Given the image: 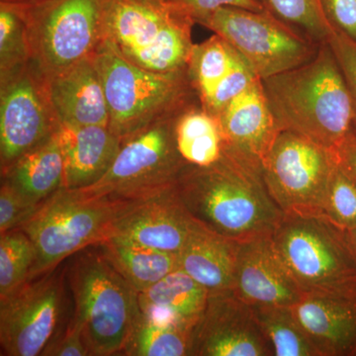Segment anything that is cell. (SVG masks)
I'll return each mask as SVG.
<instances>
[{
    "mask_svg": "<svg viewBox=\"0 0 356 356\" xmlns=\"http://www.w3.org/2000/svg\"><path fill=\"white\" fill-rule=\"evenodd\" d=\"M173 191L194 221L238 243L273 235L284 216L261 166L228 149L215 165L185 166Z\"/></svg>",
    "mask_w": 356,
    "mask_h": 356,
    "instance_id": "cell-1",
    "label": "cell"
},
{
    "mask_svg": "<svg viewBox=\"0 0 356 356\" xmlns=\"http://www.w3.org/2000/svg\"><path fill=\"white\" fill-rule=\"evenodd\" d=\"M261 83L281 131L298 133L331 149L353 132L350 89L327 42L309 62Z\"/></svg>",
    "mask_w": 356,
    "mask_h": 356,
    "instance_id": "cell-2",
    "label": "cell"
},
{
    "mask_svg": "<svg viewBox=\"0 0 356 356\" xmlns=\"http://www.w3.org/2000/svg\"><path fill=\"white\" fill-rule=\"evenodd\" d=\"M195 24L175 0H107L104 43L140 69L178 74L187 72Z\"/></svg>",
    "mask_w": 356,
    "mask_h": 356,
    "instance_id": "cell-3",
    "label": "cell"
},
{
    "mask_svg": "<svg viewBox=\"0 0 356 356\" xmlns=\"http://www.w3.org/2000/svg\"><path fill=\"white\" fill-rule=\"evenodd\" d=\"M92 58L108 105V127L122 140L200 103L188 72L161 74L140 69L104 42Z\"/></svg>",
    "mask_w": 356,
    "mask_h": 356,
    "instance_id": "cell-4",
    "label": "cell"
},
{
    "mask_svg": "<svg viewBox=\"0 0 356 356\" xmlns=\"http://www.w3.org/2000/svg\"><path fill=\"white\" fill-rule=\"evenodd\" d=\"M65 275L90 355H121L140 314L139 292L100 248L77 254Z\"/></svg>",
    "mask_w": 356,
    "mask_h": 356,
    "instance_id": "cell-5",
    "label": "cell"
},
{
    "mask_svg": "<svg viewBox=\"0 0 356 356\" xmlns=\"http://www.w3.org/2000/svg\"><path fill=\"white\" fill-rule=\"evenodd\" d=\"M271 238L304 294L356 289V254L348 231L325 215L284 214Z\"/></svg>",
    "mask_w": 356,
    "mask_h": 356,
    "instance_id": "cell-6",
    "label": "cell"
},
{
    "mask_svg": "<svg viewBox=\"0 0 356 356\" xmlns=\"http://www.w3.org/2000/svg\"><path fill=\"white\" fill-rule=\"evenodd\" d=\"M123 202L93 197L65 187L47 199L19 228L29 236L36 252L30 280L109 238Z\"/></svg>",
    "mask_w": 356,
    "mask_h": 356,
    "instance_id": "cell-7",
    "label": "cell"
},
{
    "mask_svg": "<svg viewBox=\"0 0 356 356\" xmlns=\"http://www.w3.org/2000/svg\"><path fill=\"white\" fill-rule=\"evenodd\" d=\"M106 1L21 2L24 7L32 62L44 77L55 76L95 55L104 42Z\"/></svg>",
    "mask_w": 356,
    "mask_h": 356,
    "instance_id": "cell-8",
    "label": "cell"
},
{
    "mask_svg": "<svg viewBox=\"0 0 356 356\" xmlns=\"http://www.w3.org/2000/svg\"><path fill=\"white\" fill-rule=\"evenodd\" d=\"M179 114L161 119L122 140L113 163L102 179L77 191L93 197L128 201L172 187L187 165L175 140V120Z\"/></svg>",
    "mask_w": 356,
    "mask_h": 356,
    "instance_id": "cell-9",
    "label": "cell"
},
{
    "mask_svg": "<svg viewBox=\"0 0 356 356\" xmlns=\"http://www.w3.org/2000/svg\"><path fill=\"white\" fill-rule=\"evenodd\" d=\"M203 26L226 40L261 79L305 64L322 44L264 9L221 7Z\"/></svg>",
    "mask_w": 356,
    "mask_h": 356,
    "instance_id": "cell-10",
    "label": "cell"
},
{
    "mask_svg": "<svg viewBox=\"0 0 356 356\" xmlns=\"http://www.w3.org/2000/svg\"><path fill=\"white\" fill-rule=\"evenodd\" d=\"M336 165L334 149L282 130L262 161V175L284 214H323Z\"/></svg>",
    "mask_w": 356,
    "mask_h": 356,
    "instance_id": "cell-11",
    "label": "cell"
},
{
    "mask_svg": "<svg viewBox=\"0 0 356 356\" xmlns=\"http://www.w3.org/2000/svg\"><path fill=\"white\" fill-rule=\"evenodd\" d=\"M58 125L44 77L32 60L0 79L1 170L50 139Z\"/></svg>",
    "mask_w": 356,
    "mask_h": 356,
    "instance_id": "cell-12",
    "label": "cell"
},
{
    "mask_svg": "<svg viewBox=\"0 0 356 356\" xmlns=\"http://www.w3.org/2000/svg\"><path fill=\"white\" fill-rule=\"evenodd\" d=\"M0 298L1 355H42L64 309V276L53 270Z\"/></svg>",
    "mask_w": 356,
    "mask_h": 356,
    "instance_id": "cell-13",
    "label": "cell"
},
{
    "mask_svg": "<svg viewBox=\"0 0 356 356\" xmlns=\"http://www.w3.org/2000/svg\"><path fill=\"white\" fill-rule=\"evenodd\" d=\"M192 356H274L252 307L232 291L209 293L193 330Z\"/></svg>",
    "mask_w": 356,
    "mask_h": 356,
    "instance_id": "cell-14",
    "label": "cell"
},
{
    "mask_svg": "<svg viewBox=\"0 0 356 356\" xmlns=\"http://www.w3.org/2000/svg\"><path fill=\"white\" fill-rule=\"evenodd\" d=\"M195 222L178 200L172 185L146 197L124 201L112 224L110 236H124L178 255Z\"/></svg>",
    "mask_w": 356,
    "mask_h": 356,
    "instance_id": "cell-15",
    "label": "cell"
},
{
    "mask_svg": "<svg viewBox=\"0 0 356 356\" xmlns=\"http://www.w3.org/2000/svg\"><path fill=\"white\" fill-rule=\"evenodd\" d=\"M232 291L250 306L293 307L304 296L271 235L240 243Z\"/></svg>",
    "mask_w": 356,
    "mask_h": 356,
    "instance_id": "cell-16",
    "label": "cell"
},
{
    "mask_svg": "<svg viewBox=\"0 0 356 356\" xmlns=\"http://www.w3.org/2000/svg\"><path fill=\"white\" fill-rule=\"evenodd\" d=\"M292 309L318 356H356V289L307 293Z\"/></svg>",
    "mask_w": 356,
    "mask_h": 356,
    "instance_id": "cell-17",
    "label": "cell"
},
{
    "mask_svg": "<svg viewBox=\"0 0 356 356\" xmlns=\"http://www.w3.org/2000/svg\"><path fill=\"white\" fill-rule=\"evenodd\" d=\"M217 118L226 142L225 149L261 166L281 131L267 102L261 79L235 98Z\"/></svg>",
    "mask_w": 356,
    "mask_h": 356,
    "instance_id": "cell-18",
    "label": "cell"
},
{
    "mask_svg": "<svg viewBox=\"0 0 356 356\" xmlns=\"http://www.w3.org/2000/svg\"><path fill=\"white\" fill-rule=\"evenodd\" d=\"M92 57L55 76H44L51 106L60 124L109 126L108 105Z\"/></svg>",
    "mask_w": 356,
    "mask_h": 356,
    "instance_id": "cell-19",
    "label": "cell"
},
{
    "mask_svg": "<svg viewBox=\"0 0 356 356\" xmlns=\"http://www.w3.org/2000/svg\"><path fill=\"white\" fill-rule=\"evenodd\" d=\"M56 137L64 159V187L70 191L86 188L102 179L122 144L108 126L60 124Z\"/></svg>",
    "mask_w": 356,
    "mask_h": 356,
    "instance_id": "cell-20",
    "label": "cell"
},
{
    "mask_svg": "<svg viewBox=\"0 0 356 356\" xmlns=\"http://www.w3.org/2000/svg\"><path fill=\"white\" fill-rule=\"evenodd\" d=\"M240 243L196 222L178 254L179 268L209 293L232 290Z\"/></svg>",
    "mask_w": 356,
    "mask_h": 356,
    "instance_id": "cell-21",
    "label": "cell"
},
{
    "mask_svg": "<svg viewBox=\"0 0 356 356\" xmlns=\"http://www.w3.org/2000/svg\"><path fill=\"white\" fill-rule=\"evenodd\" d=\"M209 291L181 268L139 293L143 313L194 329L200 320Z\"/></svg>",
    "mask_w": 356,
    "mask_h": 356,
    "instance_id": "cell-22",
    "label": "cell"
},
{
    "mask_svg": "<svg viewBox=\"0 0 356 356\" xmlns=\"http://www.w3.org/2000/svg\"><path fill=\"white\" fill-rule=\"evenodd\" d=\"M64 159L56 133L1 170V181L38 206L64 187Z\"/></svg>",
    "mask_w": 356,
    "mask_h": 356,
    "instance_id": "cell-23",
    "label": "cell"
},
{
    "mask_svg": "<svg viewBox=\"0 0 356 356\" xmlns=\"http://www.w3.org/2000/svg\"><path fill=\"white\" fill-rule=\"evenodd\" d=\"M97 245L139 293L179 268L177 254L146 247L124 236H109Z\"/></svg>",
    "mask_w": 356,
    "mask_h": 356,
    "instance_id": "cell-24",
    "label": "cell"
},
{
    "mask_svg": "<svg viewBox=\"0 0 356 356\" xmlns=\"http://www.w3.org/2000/svg\"><path fill=\"white\" fill-rule=\"evenodd\" d=\"M175 133L178 152L187 165L209 166L224 156L226 142L220 122L201 103L178 115Z\"/></svg>",
    "mask_w": 356,
    "mask_h": 356,
    "instance_id": "cell-25",
    "label": "cell"
},
{
    "mask_svg": "<svg viewBox=\"0 0 356 356\" xmlns=\"http://www.w3.org/2000/svg\"><path fill=\"white\" fill-rule=\"evenodd\" d=\"M193 330L140 312L121 355L192 356Z\"/></svg>",
    "mask_w": 356,
    "mask_h": 356,
    "instance_id": "cell-26",
    "label": "cell"
},
{
    "mask_svg": "<svg viewBox=\"0 0 356 356\" xmlns=\"http://www.w3.org/2000/svg\"><path fill=\"white\" fill-rule=\"evenodd\" d=\"M240 58V54L217 34L202 43L195 44L187 72L201 105L208 102L218 84Z\"/></svg>",
    "mask_w": 356,
    "mask_h": 356,
    "instance_id": "cell-27",
    "label": "cell"
},
{
    "mask_svg": "<svg viewBox=\"0 0 356 356\" xmlns=\"http://www.w3.org/2000/svg\"><path fill=\"white\" fill-rule=\"evenodd\" d=\"M274 356H318L295 317L292 307L252 306Z\"/></svg>",
    "mask_w": 356,
    "mask_h": 356,
    "instance_id": "cell-28",
    "label": "cell"
},
{
    "mask_svg": "<svg viewBox=\"0 0 356 356\" xmlns=\"http://www.w3.org/2000/svg\"><path fill=\"white\" fill-rule=\"evenodd\" d=\"M31 60L23 4L0 0V79L22 69Z\"/></svg>",
    "mask_w": 356,
    "mask_h": 356,
    "instance_id": "cell-29",
    "label": "cell"
},
{
    "mask_svg": "<svg viewBox=\"0 0 356 356\" xmlns=\"http://www.w3.org/2000/svg\"><path fill=\"white\" fill-rule=\"evenodd\" d=\"M36 252L23 229L0 236V298L10 294L30 280Z\"/></svg>",
    "mask_w": 356,
    "mask_h": 356,
    "instance_id": "cell-30",
    "label": "cell"
},
{
    "mask_svg": "<svg viewBox=\"0 0 356 356\" xmlns=\"http://www.w3.org/2000/svg\"><path fill=\"white\" fill-rule=\"evenodd\" d=\"M264 10L308 34L318 43L327 42L332 25L318 0H259Z\"/></svg>",
    "mask_w": 356,
    "mask_h": 356,
    "instance_id": "cell-31",
    "label": "cell"
},
{
    "mask_svg": "<svg viewBox=\"0 0 356 356\" xmlns=\"http://www.w3.org/2000/svg\"><path fill=\"white\" fill-rule=\"evenodd\" d=\"M323 215L341 228L356 227V184L337 161L325 194Z\"/></svg>",
    "mask_w": 356,
    "mask_h": 356,
    "instance_id": "cell-32",
    "label": "cell"
},
{
    "mask_svg": "<svg viewBox=\"0 0 356 356\" xmlns=\"http://www.w3.org/2000/svg\"><path fill=\"white\" fill-rule=\"evenodd\" d=\"M257 79H261L241 56L235 67L220 81L208 102L202 105L203 108L217 117L229 103L242 95Z\"/></svg>",
    "mask_w": 356,
    "mask_h": 356,
    "instance_id": "cell-33",
    "label": "cell"
},
{
    "mask_svg": "<svg viewBox=\"0 0 356 356\" xmlns=\"http://www.w3.org/2000/svg\"><path fill=\"white\" fill-rule=\"evenodd\" d=\"M40 205L26 201L10 185L1 181L0 188V233L19 229L35 214Z\"/></svg>",
    "mask_w": 356,
    "mask_h": 356,
    "instance_id": "cell-34",
    "label": "cell"
},
{
    "mask_svg": "<svg viewBox=\"0 0 356 356\" xmlns=\"http://www.w3.org/2000/svg\"><path fill=\"white\" fill-rule=\"evenodd\" d=\"M327 43L336 55L337 62L341 65L344 79L350 89L353 110H355L353 132L356 133V42L343 33L332 28Z\"/></svg>",
    "mask_w": 356,
    "mask_h": 356,
    "instance_id": "cell-35",
    "label": "cell"
},
{
    "mask_svg": "<svg viewBox=\"0 0 356 356\" xmlns=\"http://www.w3.org/2000/svg\"><path fill=\"white\" fill-rule=\"evenodd\" d=\"M44 356H88L90 355L84 339L81 325L74 318L70 321L67 329L60 336L54 337L44 348Z\"/></svg>",
    "mask_w": 356,
    "mask_h": 356,
    "instance_id": "cell-36",
    "label": "cell"
},
{
    "mask_svg": "<svg viewBox=\"0 0 356 356\" xmlns=\"http://www.w3.org/2000/svg\"><path fill=\"white\" fill-rule=\"evenodd\" d=\"M332 28L356 42V0H318Z\"/></svg>",
    "mask_w": 356,
    "mask_h": 356,
    "instance_id": "cell-37",
    "label": "cell"
},
{
    "mask_svg": "<svg viewBox=\"0 0 356 356\" xmlns=\"http://www.w3.org/2000/svg\"><path fill=\"white\" fill-rule=\"evenodd\" d=\"M175 1L184 6L191 14L196 24L202 26L210 17L211 14L221 7L233 6L250 9V10H264L259 0H175Z\"/></svg>",
    "mask_w": 356,
    "mask_h": 356,
    "instance_id": "cell-38",
    "label": "cell"
},
{
    "mask_svg": "<svg viewBox=\"0 0 356 356\" xmlns=\"http://www.w3.org/2000/svg\"><path fill=\"white\" fill-rule=\"evenodd\" d=\"M334 152L339 165L356 184V133L353 131Z\"/></svg>",
    "mask_w": 356,
    "mask_h": 356,
    "instance_id": "cell-39",
    "label": "cell"
},
{
    "mask_svg": "<svg viewBox=\"0 0 356 356\" xmlns=\"http://www.w3.org/2000/svg\"><path fill=\"white\" fill-rule=\"evenodd\" d=\"M348 236H350V240L351 245H353V250H355L356 254V227L353 229H348Z\"/></svg>",
    "mask_w": 356,
    "mask_h": 356,
    "instance_id": "cell-40",
    "label": "cell"
},
{
    "mask_svg": "<svg viewBox=\"0 0 356 356\" xmlns=\"http://www.w3.org/2000/svg\"><path fill=\"white\" fill-rule=\"evenodd\" d=\"M13 1L27 2V3H33V2L42 1V0H13Z\"/></svg>",
    "mask_w": 356,
    "mask_h": 356,
    "instance_id": "cell-41",
    "label": "cell"
}]
</instances>
